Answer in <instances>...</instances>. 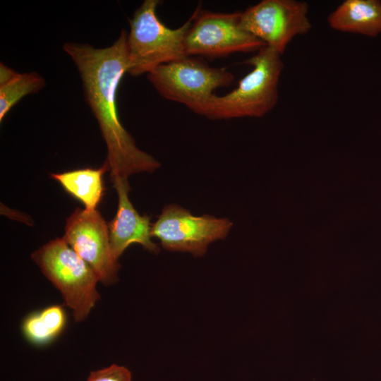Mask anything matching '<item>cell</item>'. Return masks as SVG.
I'll return each instance as SVG.
<instances>
[{
  "mask_svg": "<svg viewBox=\"0 0 381 381\" xmlns=\"http://www.w3.org/2000/svg\"><path fill=\"white\" fill-rule=\"evenodd\" d=\"M45 80L37 72L19 73L10 83L0 86V121L23 97L40 91Z\"/></svg>",
  "mask_w": 381,
  "mask_h": 381,
  "instance_id": "cell-14",
  "label": "cell"
},
{
  "mask_svg": "<svg viewBox=\"0 0 381 381\" xmlns=\"http://www.w3.org/2000/svg\"><path fill=\"white\" fill-rule=\"evenodd\" d=\"M159 0H145L129 20L126 38L128 71L132 76L149 74L158 66L188 56L185 38L192 16L181 26L170 28L158 18Z\"/></svg>",
  "mask_w": 381,
  "mask_h": 381,
  "instance_id": "cell-3",
  "label": "cell"
},
{
  "mask_svg": "<svg viewBox=\"0 0 381 381\" xmlns=\"http://www.w3.org/2000/svg\"><path fill=\"white\" fill-rule=\"evenodd\" d=\"M64 240L93 270L98 280L116 283L120 265L111 253L109 226L100 212L77 208L68 217Z\"/></svg>",
  "mask_w": 381,
  "mask_h": 381,
  "instance_id": "cell-9",
  "label": "cell"
},
{
  "mask_svg": "<svg viewBox=\"0 0 381 381\" xmlns=\"http://www.w3.org/2000/svg\"><path fill=\"white\" fill-rule=\"evenodd\" d=\"M308 12L306 1L262 0L241 12V25L266 47L282 55L296 37L311 30Z\"/></svg>",
  "mask_w": 381,
  "mask_h": 381,
  "instance_id": "cell-8",
  "label": "cell"
},
{
  "mask_svg": "<svg viewBox=\"0 0 381 381\" xmlns=\"http://www.w3.org/2000/svg\"><path fill=\"white\" fill-rule=\"evenodd\" d=\"M185 38L188 56L211 59L237 52H258L265 44L241 25V12L218 13L198 6Z\"/></svg>",
  "mask_w": 381,
  "mask_h": 381,
  "instance_id": "cell-6",
  "label": "cell"
},
{
  "mask_svg": "<svg viewBox=\"0 0 381 381\" xmlns=\"http://www.w3.org/2000/svg\"><path fill=\"white\" fill-rule=\"evenodd\" d=\"M147 78L162 97L202 116L214 90L230 86L234 76L226 68L212 67L202 59L186 56L158 66Z\"/></svg>",
  "mask_w": 381,
  "mask_h": 381,
  "instance_id": "cell-5",
  "label": "cell"
},
{
  "mask_svg": "<svg viewBox=\"0 0 381 381\" xmlns=\"http://www.w3.org/2000/svg\"><path fill=\"white\" fill-rule=\"evenodd\" d=\"M108 171L104 164L97 169L85 168L58 174L51 176L57 181L73 197L80 201L87 210H95L104 195L103 174Z\"/></svg>",
  "mask_w": 381,
  "mask_h": 381,
  "instance_id": "cell-12",
  "label": "cell"
},
{
  "mask_svg": "<svg viewBox=\"0 0 381 381\" xmlns=\"http://www.w3.org/2000/svg\"><path fill=\"white\" fill-rule=\"evenodd\" d=\"M246 64L252 66V70L234 90L223 96L214 95L202 116L211 120L262 117L274 108L284 69L282 54L265 46Z\"/></svg>",
  "mask_w": 381,
  "mask_h": 381,
  "instance_id": "cell-2",
  "label": "cell"
},
{
  "mask_svg": "<svg viewBox=\"0 0 381 381\" xmlns=\"http://www.w3.org/2000/svg\"><path fill=\"white\" fill-rule=\"evenodd\" d=\"M127 32L104 48L87 43L66 42L63 49L71 56L80 74L85 100L99 124L107 147L105 162L111 179L126 178L140 172H152L160 163L139 149L122 126L118 114L119 85L128 71Z\"/></svg>",
  "mask_w": 381,
  "mask_h": 381,
  "instance_id": "cell-1",
  "label": "cell"
},
{
  "mask_svg": "<svg viewBox=\"0 0 381 381\" xmlns=\"http://www.w3.org/2000/svg\"><path fill=\"white\" fill-rule=\"evenodd\" d=\"M19 73L4 64H0V86L4 85L15 79Z\"/></svg>",
  "mask_w": 381,
  "mask_h": 381,
  "instance_id": "cell-16",
  "label": "cell"
},
{
  "mask_svg": "<svg viewBox=\"0 0 381 381\" xmlns=\"http://www.w3.org/2000/svg\"><path fill=\"white\" fill-rule=\"evenodd\" d=\"M86 381H132V375L127 368L112 364L92 371Z\"/></svg>",
  "mask_w": 381,
  "mask_h": 381,
  "instance_id": "cell-15",
  "label": "cell"
},
{
  "mask_svg": "<svg viewBox=\"0 0 381 381\" xmlns=\"http://www.w3.org/2000/svg\"><path fill=\"white\" fill-rule=\"evenodd\" d=\"M66 324V315L60 306L47 307L29 315L23 324L25 337L35 344H44L56 337Z\"/></svg>",
  "mask_w": 381,
  "mask_h": 381,
  "instance_id": "cell-13",
  "label": "cell"
},
{
  "mask_svg": "<svg viewBox=\"0 0 381 381\" xmlns=\"http://www.w3.org/2000/svg\"><path fill=\"white\" fill-rule=\"evenodd\" d=\"M119 198L117 212L108 224L109 242L113 257L118 260L132 243H139L147 250L157 253L158 246L152 241V224L149 216L140 215L132 205L126 178L111 179Z\"/></svg>",
  "mask_w": 381,
  "mask_h": 381,
  "instance_id": "cell-10",
  "label": "cell"
},
{
  "mask_svg": "<svg viewBox=\"0 0 381 381\" xmlns=\"http://www.w3.org/2000/svg\"><path fill=\"white\" fill-rule=\"evenodd\" d=\"M337 31L375 37L381 32V1L345 0L327 18Z\"/></svg>",
  "mask_w": 381,
  "mask_h": 381,
  "instance_id": "cell-11",
  "label": "cell"
},
{
  "mask_svg": "<svg viewBox=\"0 0 381 381\" xmlns=\"http://www.w3.org/2000/svg\"><path fill=\"white\" fill-rule=\"evenodd\" d=\"M232 223L227 218L204 214L195 216L188 210L171 204L165 206L152 225V236L160 241L163 248L202 256L208 246L224 239Z\"/></svg>",
  "mask_w": 381,
  "mask_h": 381,
  "instance_id": "cell-7",
  "label": "cell"
},
{
  "mask_svg": "<svg viewBox=\"0 0 381 381\" xmlns=\"http://www.w3.org/2000/svg\"><path fill=\"white\" fill-rule=\"evenodd\" d=\"M31 258L60 291L75 321L85 320L100 298L97 290L99 280L91 267L63 238L50 241Z\"/></svg>",
  "mask_w": 381,
  "mask_h": 381,
  "instance_id": "cell-4",
  "label": "cell"
}]
</instances>
